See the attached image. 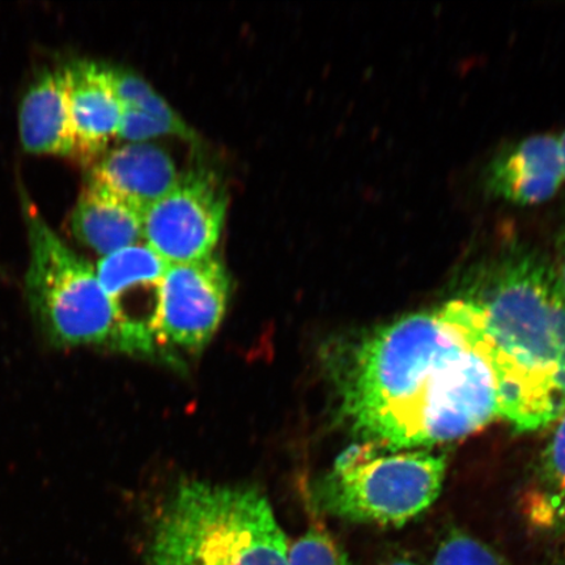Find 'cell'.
<instances>
[{"label":"cell","instance_id":"cell-1","mask_svg":"<svg viewBox=\"0 0 565 565\" xmlns=\"http://www.w3.org/2000/svg\"><path fill=\"white\" fill-rule=\"evenodd\" d=\"M342 413L365 443L392 450L461 440L500 418L489 365L439 313H415L359 344Z\"/></svg>","mask_w":565,"mask_h":565},{"label":"cell","instance_id":"cell-2","mask_svg":"<svg viewBox=\"0 0 565 565\" xmlns=\"http://www.w3.org/2000/svg\"><path fill=\"white\" fill-rule=\"evenodd\" d=\"M437 313L489 365L500 418L536 430L565 412V294L545 260L514 252L482 295Z\"/></svg>","mask_w":565,"mask_h":565},{"label":"cell","instance_id":"cell-3","mask_svg":"<svg viewBox=\"0 0 565 565\" xmlns=\"http://www.w3.org/2000/svg\"><path fill=\"white\" fill-rule=\"evenodd\" d=\"M288 554L264 493L207 482L177 489L148 550L151 565H288Z\"/></svg>","mask_w":565,"mask_h":565},{"label":"cell","instance_id":"cell-4","mask_svg":"<svg viewBox=\"0 0 565 565\" xmlns=\"http://www.w3.org/2000/svg\"><path fill=\"white\" fill-rule=\"evenodd\" d=\"M24 214L31 247L26 296L49 341L124 351L121 317L94 266L63 243L28 198Z\"/></svg>","mask_w":565,"mask_h":565},{"label":"cell","instance_id":"cell-5","mask_svg":"<svg viewBox=\"0 0 565 565\" xmlns=\"http://www.w3.org/2000/svg\"><path fill=\"white\" fill-rule=\"evenodd\" d=\"M445 475L447 459L441 455L365 443L338 458L321 484L320 503L344 520L402 526L435 503Z\"/></svg>","mask_w":565,"mask_h":565},{"label":"cell","instance_id":"cell-6","mask_svg":"<svg viewBox=\"0 0 565 565\" xmlns=\"http://www.w3.org/2000/svg\"><path fill=\"white\" fill-rule=\"evenodd\" d=\"M227 195L210 173L180 177L175 186L143 212V239L169 265L212 256L222 235Z\"/></svg>","mask_w":565,"mask_h":565},{"label":"cell","instance_id":"cell-7","mask_svg":"<svg viewBox=\"0 0 565 565\" xmlns=\"http://www.w3.org/2000/svg\"><path fill=\"white\" fill-rule=\"evenodd\" d=\"M230 286V275L215 257L169 265L159 282L152 320L158 349H203L221 327Z\"/></svg>","mask_w":565,"mask_h":565},{"label":"cell","instance_id":"cell-8","mask_svg":"<svg viewBox=\"0 0 565 565\" xmlns=\"http://www.w3.org/2000/svg\"><path fill=\"white\" fill-rule=\"evenodd\" d=\"M74 134L73 157L84 164L100 157L118 134L124 105L113 88L109 70L92 62L63 68Z\"/></svg>","mask_w":565,"mask_h":565},{"label":"cell","instance_id":"cell-9","mask_svg":"<svg viewBox=\"0 0 565 565\" xmlns=\"http://www.w3.org/2000/svg\"><path fill=\"white\" fill-rule=\"evenodd\" d=\"M564 179L559 139L535 136L492 160L487 168L486 189L501 200L533 206L551 200Z\"/></svg>","mask_w":565,"mask_h":565},{"label":"cell","instance_id":"cell-10","mask_svg":"<svg viewBox=\"0 0 565 565\" xmlns=\"http://www.w3.org/2000/svg\"><path fill=\"white\" fill-rule=\"evenodd\" d=\"M180 175L161 148L129 143L104 154L92 168L88 183L108 190L145 212L175 186Z\"/></svg>","mask_w":565,"mask_h":565},{"label":"cell","instance_id":"cell-11","mask_svg":"<svg viewBox=\"0 0 565 565\" xmlns=\"http://www.w3.org/2000/svg\"><path fill=\"white\" fill-rule=\"evenodd\" d=\"M19 131L26 152L73 154L74 134L63 70L46 71L26 90L19 111Z\"/></svg>","mask_w":565,"mask_h":565},{"label":"cell","instance_id":"cell-12","mask_svg":"<svg viewBox=\"0 0 565 565\" xmlns=\"http://www.w3.org/2000/svg\"><path fill=\"white\" fill-rule=\"evenodd\" d=\"M71 231L102 257L143 239V212L87 183L71 215Z\"/></svg>","mask_w":565,"mask_h":565},{"label":"cell","instance_id":"cell-13","mask_svg":"<svg viewBox=\"0 0 565 565\" xmlns=\"http://www.w3.org/2000/svg\"><path fill=\"white\" fill-rule=\"evenodd\" d=\"M168 266L152 247L138 243L102 257L96 274L118 309L132 295L157 291Z\"/></svg>","mask_w":565,"mask_h":565},{"label":"cell","instance_id":"cell-14","mask_svg":"<svg viewBox=\"0 0 565 565\" xmlns=\"http://www.w3.org/2000/svg\"><path fill=\"white\" fill-rule=\"evenodd\" d=\"M525 511L534 524L565 526V412L555 420Z\"/></svg>","mask_w":565,"mask_h":565},{"label":"cell","instance_id":"cell-15","mask_svg":"<svg viewBox=\"0 0 565 565\" xmlns=\"http://www.w3.org/2000/svg\"><path fill=\"white\" fill-rule=\"evenodd\" d=\"M116 95L124 105V109H136L148 113L181 129H189L188 125L177 115L169 104L154 92L150 84L136 74L121 68H108Z\"/></svg>","mask_w":565,"mask_h":565},{"label":"cell","instance_id":"cell-16","mask_svg":"<svg viewBox=\"0 0 565 565\" xmlns=\"http://www.w3.org/2000/svg\"><path fill=\"white\" fill-rule=\"evenodd\" d=\"M430 565H510L497 551L463 532H451L436 548Z\"/></svg>","mask_w":565,"mask_h":565},{"label":"cell","instance_id":"cell-17","mask_svg":"<svg viewBox=\"0 0 565 565\" xmlns=\"http://www.w3.org/2000/svg\"><path fill=\"white\" fill-rule=\"evenodd\" d=\"M288 565H351L349 556L327 530L310 527L289 547Z\"/></svg>","mask_w":565,"mask_h":565},{"label":"cell","instance_id":"cell-18","mask_svg":"<svg viewBox=\"0 0 565 565\" xmlns=\"http://www.w3.org/2000/svg\"><path fill=\"white\" fill-rule=\"evenodd\" d=\"M175 136L190 139L192 138V130L181 129L172 124L164 121L148 113L136 109H124L121 124L117 138L130 141V143H141L147 139Z\"/></svg>","mask_w":565,"mask_h":565},{"label":"cell","instance_id":"cell-19","mask_svg":"<svg viewBox=\"0 0 565 565\" xmlns=\"http://www.w3.org/2000/svg\"><path fill=\"white\" fill-rule=\"evenodd\" d=\"M561 285L563 287V291L565 294V237L563 239V246H562V275L559 277Z\"/></svg>","mask_w":565,"mask_h":565},{"label":"cell","instance_id":"cell-20","mask_svg":"<svg viewBox=\"0 0 565 565\" xmlns=\"http://www.w3.org/2000/svg\"><path fill=\"white\" fill-rule=\"evenodd\" d=\"M386 565H422V564L416 563L413 559H407V557H397V559H393V561L388 562Z\"/></svg>","mask_w":565,"mask_h":565},{"label":"cell","instance_id":"cell-21","mask_svg":"<svg viewBox=\"0 0 565 565\" xmlns=\"http://www.w3.org/2000/svg\"><path fill=\"white\" fill-rule=\"evenodd\" d=\"M559 146H561L563 168H564V177H565V131L563 132V136L559 139Z\"/></svg>","mask_w":565,"mask_h":565},{"label":"cell","instance_id":"cell-22","mask_svg":"<svg viewBox=\"0 0 565 565\" xmlns=\"http://www.w3.org/2000/svg\"><path fill=\"white\" fill-rule=\"evenodd\" d=\"M564 563H565V547H564Z\"/></svg>","mask_w":565,"mask_h":565}]
</instances>
